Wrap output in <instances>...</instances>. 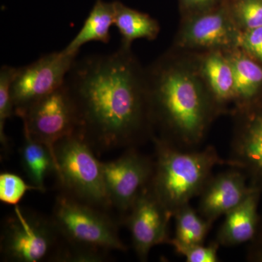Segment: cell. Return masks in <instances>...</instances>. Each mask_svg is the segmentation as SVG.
<instances>
[{
	"mask_svg": "<svg viewBox=\"0 0 262 262\" xmlns=\"http://www.w3.org/2000/svg\"><path fill=\"white\" fill-rule=\"evenodd\" d=\"M78 130L94 151L135 147L154 136L146 70L131 46L76 59L65 80Z\"/></svg>",
	"mask_w": 262,
	"mask_h": 262,
	"instance_id": "1",
	"label": "cell"
},
{
	"mask_svg": "<svg viewBox=\"0 0 262 262\" xmlns=\"http://www.w3.org/2000/svg\"><path fill=\"white\" fill-rule=\"evenodd\" d=\"M146 75L155 136L178 149H198L220 114L198 63L165 55Z\"/></svg>",
	"mask_w": 262,
	"mask_h": 262,
	"instance_id": "2",
	"label": "cell"
},
{
	"mask_svg": "<svg viewBox=\"0 0 262 262\" xmlns=\"http://www.w3.org/2000/svg\"><path fill=\"white\" fill-rule=\"evenodd\" d=\"M154 169L149 184L172 215L199 196L216 165L227 164L213 146L183 150L154 136Z\"/></svg>",
	"mask_w": 262,
	"mask_h": 262,
	"instance_id": "3",
	"label": "cell"
},
{
	"mask_svg": "<svg viewBox=\"0 0 262 262\" xmlns=\"http://www.w3.org/2000/svg\"><path fill=\"white\" fill-rule=\"evenodd\" d=\"M78 130L55 146L56 174L62 192L77 201L106 211L108 201L102 162Z\"/></svg>",
	"mask_w": 262,
	"mask_h": 262,
	"instance_id": "4",
	"label": "cell"
},
{
	"mask_svg": "<svg viewBox=\"0 0 262 262\" xmlns=\"http://www.w3.org/2000/svg\"><path fill=\"white\" fill-rule=\"evenodd\" d=\"M63 244L107 253L126 251L116 223L106 211L61 192L56 198L51 217Z\"/></svg>",
	"mask_w": 262,
	"mask_h": 262,
	"instance_id": "5",
	"label": "cell"
},
{
	"mask_svg": "<svg viewBox=\"0 0 262 262\" xmlns=\"http://www.w3.org/2000/svg\"><path fill=\"white\" fill-rule=\"evenodd\" d=\"M62 239L51 218L15 206L5 221L1 234L3 259L13 262L55 261Z\"/></svg>",
	"mask_w": 262,
	"mask_h": 262,
	"instance_id": "6",
	"label": "cell"
},
{
	"mask_svg": "<svg viewBox=\"0 0 262 262\" xmlns=\"http://www.w3.org/2000/svg\"><path fill=\"white\" fill-rule=\"evenodd\" d=\"M18 117L23 122L24 132L49 150L56 169L55 146L78 130L75 103L65 82L60 89L33 103Z\"/></svg>",
	"mask_w": 262,
	"mask_h": 262,
	"instance_id": "7",
	"label": "cell"
},
{
	"mask_svg": "<svg viewBox=\"0 0 262 262\" xmlns=\"http://www.w3.org/2000/svg\"><path fill=\"white\" fill-rule=\"evenodd\" d=\"M77 56L63 49L18 67L11 86L15 115L18 117L33 103L63 86Z\"/></svg>",
	"mask_w": 262,
	"mask_h": 262,
	"instance_id": "8",
	"label": "cell"
},
{
	"mask_svg": "<svg viewBox=\"0 0 262 262\" xmlns=\"http://www.w3.org/2000/svg\"><path fill=\"white\" fill-rule=\"evenodd\" d=\"M102 169L110 206L125 217L149 185L154 160L130 147L117 159L102 162Z\"/></svg>",
	"mask_w": 262,
	"mask_h": 262,
	"instance_id": "9",
	"label": "cell"
},
{
	"mask_svg": "<svg viewBox=\"0 0 262 262\" xmlns=\"http://www.w3.org/2000/svg\"><path fill=\"white\" fill-rule=\"evenodd\" d=\"M241 33L230 8L218 7L188 15L177 44L184 49L227 51L238 48Z\"/></svg>",
	"mask_w": 262,
	"mask_h": 262,
	"instance_id": "10",
	"label": "cell"
},
{
	"mask_svg": "<svg viewBox=\"0 0 262 262\" xmlns=\"http://www.w3.org/2000/svg\"><path fill=\"white\" fill-rule=\"evenodd\" d=\"M173 215L147 187L141 192L125 217L138 257L146 261L151 248L168 244V225Z\"/></svg>",
	"mask_w": 262,
	"mask_h": 262,
	"instance_id": "11",
	"label": "cell"
},
{
	"mask_svg": "<svg viewBox=\"0 0 262 262\" xmlns=\"http://www.w3.org/2000/svg\"><path fill=\"white\" fill-rule=\"evenodd\" d=\"M239 116L227 165L239 169L262 194V103L254 102Z\"/></svg>",
	"mask_w": 262,
	"mask_h": 262,
	"instance_id": "12",
	"label": "cell"
},
{
	"mask_svg": "<svg viewBox=\"0 0 262 262\" xmlns=\"http://www.w3.org/2000/svg\"><path fill=\"white\" fill-rule=\"evenodd\" d=\"M251 189L247 177L239 169L232 168L213 175L200 194L198 211L213 224L238 206Z\"/></svg>",
	"mask_w": 262,
	"mask_h": 262,
	"instance_id": "13",
	"label": "cell"
},
{
	"mask_svg": "<svg viewBox=\"0 0 262 262\" xmlns=\"http://www.w3.org/2000/svg\"><path fill=\"white\" fill-rule=\"evenodd\" d=\"M261 195L258 189L252 187L244 201L225 215L216 237L220 246L234 247L252 241L259 222L258 208Z\"/></svg>",
	"mask_w": 262,
	"mask_h": 262,
	"instance_id": "14",
	"label": "cell"
},
{
	"mask_svg": "<svg viewBox=\"0 0 262 262\" xmlns=\"http://www.w3.org/2000/svg\"><path fill=\"white\" fill-rule=\"evenodd\" d=\"M198 70L219 113L234 99L233 70L225 51H207L198 63Z\"/></svg>",
	"mask_w": 262,
	"mask_h": 262,
	"instance_id": "15",
	"label": "cell"
},
{
	"mask_svg": "<svg viewBox=\"0 0 262 262\" xmlns=\"http://www.w3.org/2000/svg\"><path fill=\"white\" fill-rule=\"evenodd\" d=\"M225 53L233 70V103L237 113L256 101L262 87V67L241 48H234Z\"/></svg>",
	"mask_w": 262,
	"mask_h": 262,
	"instance_id": "16",
	"label": "cell"
},
{
	"mask_svg": "<svg viewBox=\"0 0 262 262\" xmlns=\"http://www.w3.org/2000/svg\"><path fill=\"white\" fill-rule=\"evenodd\" d=\"M115 2L96 0L82 28L64 48L65 51L78 55L80 48L88 42H110V29L115 23Z\"/></svg>",
	"mask_w": 262,
	"mask_h": 262,
	"instance_id": "17",
	"label": "cell"
},
{
	"mask_svg": "<svg viewBox=\"0 0 262 262\" xmlns=\"http://www.w3.org/2000/svg\"><path fill=\"white\" fill-rule=\"evenodd\" d=\"M20 160L31 184L39 192H46V177L50 172H56V164L48 148L24 132Z\"/></svg>",
	"mask_w": 262,
	"mask_h": 262,
	"instance_id": "18",
	"label": "cell"
},
{
	"mask_svg": "<svg viewBox=\"0 0 262 262\" xmlns=\"http://www.w3.org/2000/svg\"><path fill=\"white\" fill-rule=\"evenodd\" d=\"M115 23L122 36L121 43L131 46L134 40H152L158 37L160 25L146 13L132 9L119 1H115Z\"/></svg>",
	"mask_w": 262,
	"mask_h": 262,
	"instance_id": "19",
	"label": "cell"
},
{
	"mask_svg": "<svg viewBox=\"0 0 262 262\" xmlns=\"http://www.w3.org/2000/svg\"><path fill=\"white\" fill-rule=\"evenodd\" d=\"M175 220V237L168 244L192 246L204 244L213 224L205 220L190 203L179 208L173 215Z\"/></svg>",
	"mask_w": 262,
	"mask_h": 262,
	"instance_id": "20",
	"label": "cell"
},
{
	"mask_svg": "<svg viewBox=\"0 0 262 262\" xmlns=\"http://www.w3.org/2000/svg\"><path fill=\"white\" fill-rule=\"evenodd\" d=\"M18 68L3 66L0 70V141L4 153L9 151L8 138L5 134L7 120L15 115L14 106L11 96V86Z\"/></svg>",
	"mask_w": 262,
	"mask_h": 262,
	"instance_id": "21",
	"label": "cell"
},
{
	"mask_svg": "<svg viewBox=\"0 0 262 262\" xmlns=\"http://www.w3.org/2000/svg\"><path fill=\"white\" fill-rule=\"evenodd\" d=\"M230 10L241 32L262 27V0H235Z\"/></svg>",
	"mask_w": 262,
	"mask_h": 262,
	"instance_id": "22",
	"label": "cell"
},
{
	"mask_svg": "<svg viewBox=\"0 0 262 262\" xmlns=\"http://www.w3.org/2000/svg\"><path fill=\"white\" fill-rule=\"evenodd\" d=\"M38 191L32 184H27L24 179L11 173L0 175V201L5 204L17 206L29 191Z\"/></svg>",
	"mask_w": 262,
	"mask_h": 262,
	"instance_id": "23",
	"label": "cell"
},
{
	"mask_svg": "<svg viewBox=\"0 0 262 262\" xmlns=\"http://www.w3.org/2000/svg\"><path fill=\"white\" fill-rule=\"evenodd\" d=\"M176 252L182 255L187 262L219 261L218 250L220 245L215 241L208 246L204 244L182 246L172 244Z\"/></svg>",
	"mask_w": 262,
	"mask_h": 262,
	"instance_id": "24",
	"label": "cell"
},
{
	"mask_svg": "<svg viewBox=\"0 0 262 262\" xmlns=\"http://www.w3.org/2000/svg\"><path fill=\"white\" fill-rule=\"evenodd\" d=\"M238 48L262 63V27L241 32Z\"/></svg>",
	"mask_w": 262,
	"mask_h": 262,
	"instance_id": "25",
	"label": "cell"
},
{
	"mask_svg": "<svg viewBox=\"0 0 262 262\" xmlns=\"http://www.w3.org/2000/svg\"><path fill=\"white\" fill-rule=\"evenodd\" d=\"M247 258L250 261L262 262V214H260L256 235L248 246Z\"/></svg>",
	"mask_w": 262,
	"mask_h": 262,
	"instance_id": "26",
	"label": "cell"
},
{
	"mask_svg": "<svg viewBox=\"0 0 262 262\" xmlns=\"http://www.w3.org/2000/svg\"><path fill=\"white\" fill-rule=\"evenodd\" d=\"M215 2L216 0H181L184 8L189 12L188 15L211 9L213 8Z\"/></svg>",
	"mask_w": 262,
	"mask_h": 262,
	"instance_id": "27",
	"label": "cell"
}]
</instances>
